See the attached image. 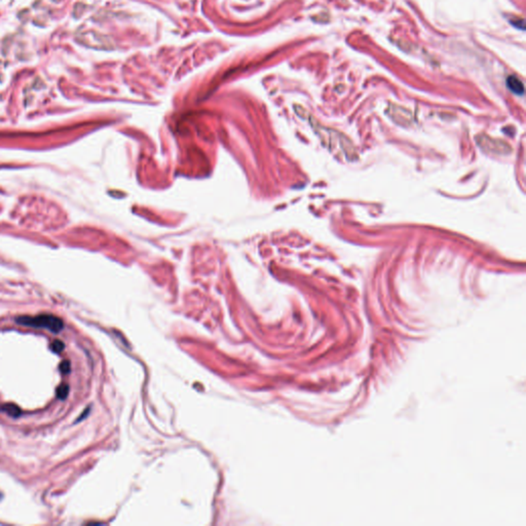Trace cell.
Wrapping results in <instances>:
<instances>
[{
    "label": "cell",
    "instance_id": "obj_1",
    "mask_svg": "<svg viewBox=\"0 0 526 526\" xmlns=\"http://www.w3.org/2000/svg\"><path fill=\"white\" fill-rule=\"evenodd\" d=\"M16 323H18L22 326H27V327H32V328L47 329V330H50L53 333H59L64 328L63 321L60 318H58L54 315H50V314H42V315H38L35 317L22 316V317H19L16 319Z\"/></svg>",
    "mask_w": 526,
    "mask_h": 526
},
{
    "label": "cell",
    "instance_id": "obj_7",
    "mask_svg": "<svg viewBox=\"0 0 526 526\" xmlns=\"http://www.w3.org/2000/svg\"><path fill=\"white\" fill-rule=\"evenodd\" d=\"M60 370L63 374H68L71 370V364L69 361H63L60 364Z\"/></svg>",
    "mask_w": 526,
    "mask_h": 526
},
{
    "label": "cell",
    "instance_id": "obj_8",
    "mask_svg": "<svg viewBox=\"0 0 526 526\" xmlns=\"http://www.w3.org/2000/svg\"><path fill=\"white\" fill-rule=\"evenodd\" d=\"M89 410H90V408H87V409H85V410H84V413H83V414H81V415H80V416H79V417H78V418H77V420H76V422H79V421H80V420H82V419H83V418H84V417H85V416H87V414H89V412H90V411H89Z\"/></svg>",
    "mask_w": 526,
    "mask_h": 526
},
{
    "label": "cell",
    "instance_id": "obj_5",
    "mask_svg": "<svg viewBox=\"0 0 526 526\" xmlns=\"http://www.w3.org/2000/svg\"><path fill=\"white\" fill-rule=\"evenodd\" d=\"M69 393V386L67 384H62L61 386H59L56 390V394H57V398L60 399V400H65L66 398H67Z\"/></svg>",
    "mask_w": 526,
    "mask_h": 526
},
{
    "label": "cell",
    "instance_id": "obj_4",
    "mask_svg": "<svg viewBox=\"0 0 526 526\" xmlns=\"http://www.w3.org/2000/svg\"><path fill=\"white\" fill-rule=\"evenodd\" d=\"M0 410H2L3 412H6L8 415H10L11 417H14V418L19 417L22 414V410L20 409V407L15 404H6L0 407Z\"/></svg>",
    "mask_w": 526,
    "mask_h": 526
},
{
    "label": "cell",
    "instance_id": "obj_3",
    "mask_svg": "<svg viewBox=\"0 0 526 526\" xmlns=\"http://www.w3.org/2000/svg\"><path fill=\"white\" fill-rule=\"evenodd\" d=\"M507 86L512 93H514L516 95L521 96L524 94V85H523L522 81L514 75H511L507 78Z\"/></svg>",
    "mask_w": 526,
    "mask_h": 526
},
{
    "label": "cell",
    "instance_id": "obj_2",
    "mask_svg": "<svg viewBox=\"0 0 526 526\" xmlns=\"http://www.w3.org/2000/svg\"><path fill=\"white\" fill-rule=\"evenodd\" d=\"M479 147L484 150L486 153H491L496 155H507L510 154L512 149L511 147L504 141L492 139L488 136L481 135L476 139Z\"/></svg>",
    "mask_w": 526,
    "mask_h": 526
},
{
    "label": "cell",
    "instance_id": "obj_6",
    "mask_svg": "<svg viewBox=\"0 0 526 526\" xmlns=\"http://www.w3.org/2000/svg\"><path fill=\"white\" fill-rule=\"evenodd\" d=\"M51 348H52V350H53L54 353H56V354H60L61 352L64 350V348H65V344H64L63 341H61V340L58 339V340H55V341L52 343Z\"/></svg>",
    "mask_w": 526,
    "mask_h": 526
}]
</instances>
